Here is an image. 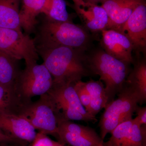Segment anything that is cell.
<instances>
[{"instance_id": "484cf974", "label": "cell", "mask_w": 146, "mask_h": 146, "mask_svg": "<svg viewBox=\"0 0 146 146\" xmlns=\"http://www.w3.org/2000/svg\"><path fill=\"white\" fill-rule=\"evenodd\" d=\"M18 141H19L6 135L0 130V143H8V142H16Z\"/></svg>"}, {"instance_id": "f1b7e54d", "label": "cell", "mask_w": 146, "mask_h": 146, "mask_svg": "<svg viewBox=\"0 0 146 146\" xmlns=\"http://www.w3.org/2000/svg\"><path fill=\"white\" fill-rule=\"evenodd\" d=\"M136 146V145H131V146Z\"/></svg>"}, {"instance_id": "2e32d148", "label": "cell", "mask_w": 146, "mask_h": 146, "mask_svg": "<svg viewBox=\"0 0 146 146\" xmlns=\"http://www.w3.org/2000/svg\"><path fill=\"white\" fill-rule=\"evenodd\" d=\"M46 0H22L19 13L20 25L25 34H33L36 18L42 13Z\"/></svg>"}, {"instance_id": "9c48e42d", "label": "cell", "mask_w": 146, "mask_h": 146, "mask_svg": "<svg viewBox=\"0 0 146 146\" xmlns=\"http://www.w3.org/2000/svg\"><path fill=\"white\" fill-rule=\"evenodd\" d=\"M58 138L72 146H97L104 142L92 128L72 122L61 115L58 124Z\"/></svg>"}, {"instance_id": "44dd1931", "label": "cell", "mask_w": 146, "mask_h": 146, "mask_svg": "<svg viewBox=\"0 0 146 146\" xmlns=\"http://www.w3.org/2000/svg\"><path fill=\"white\" fill-rule=\"evenodd\" d=\"M84 84L90 97V105L87 112L90 115L96 117L108 104L104 84L101 80L95 81L93 80L84 82Z\"/></svg>"}, {"instance_id": "4fadbf2b", "label": "cell", "mask_w": 146, "mask_h": 146, "mask_svg": "<svg viewBox=\"0 0 146 146\" xmlns=\"http://www.w3.org/2000/svg\"><path fill=\"white\" fill-rule=\"evenodd\" d=\"M75 9L80 18L83 27L88 31H102L106 29L108 16L102 6L88 2L84 0H73Z\"/></svg>"}, {"instance_id": "d4e9b609", "label": "cell", "mask_w": 146, "mask_h": 146, "mask_svg": "<svg viewBox=\"0 0 146 146\" xmlns=\"http://www.w3.org/2000/svg\"><path fill=\"white\" fill-rule=\"evenodd\" d=\"M137 117L136 118L140 125H146V107H140L138 106L135 110Z\"/></svg>"}, {"instance_id": "7a4b0ae2", "label": "cell", "mask_w": 146, "mask_h": 146, "mask_svg": "<svg viewBox=\"0 0 146 146\" xmlns=\"http://www.w3.org/2000/svg\"><path fill=\"white\" fill-rule=\"evenodd\" d=\"M33 34L36 48L63 46L86 52L92 42L89 31L83 26L72 22L53 21L43 13L36 18Z\"/></svg>"}, {"instance_id": "5b68a950", "label": "cell", "mask_w": 146, "mask_h": 146, "mask_svg": "<svg viewBox=\"0 0 146 146\" xmlns=\"http://www.w3.org/2000/svg\"><path fill=\"white\" fill-rule=\"evenodd\" d=\"M40 97L39 100L27 106L21 116L39 132L58 138V124L60 114L48 93Z\"/></svg>"}, {"instance_id": "3957f363", "label": "cell", "mask_w": 146, "mask_h": 146, "mask_svg": "<svg viewBox=\"0 0 146 146\" xmlns=\"http://www.w3.org/2000/svg\"><path fill=\"white\" fill-rule=\"evenodd\" d=\"M86 57L91 74L99 76L100 80L105 84L108 104L123 89L131 71L130 64L110 55L102 48L91 52Z\"/></svg>"}, {"instance_id": "603a6c76", "label": "cell", "mask_w": 146, "mask_h": 146, "mask_svg": "<svg viewBox=\"0 0 146 146\" xmlns=\"http://www.w3.org/2000/svg\"><path fill=\"white\" fill-rule=\"evenodd\" d=\"M74 86L81 104L87 111L90 105V97L89 92L85 87L84 82L80 80L76 82Z\"/></svg>"}, {"instance_id": "4316f807", "label": "cell", "mask_w": 146, "mask_h": 146, "mask_svg": "<svg viewBox=\"0 0 146 146\" xmlns=\"http://www.w3.org/2000/svg\"><path fill=\"white\" fill-rule=\"evenodd\" d=\"M88 2L96 4L97 3L102 2L105 0H84Z\"/></svg>"}, {"instance_id": "cb8c5ba5", "label": "cell", "mask_w": 146, "mask_h": 146, "mask_svg": "<svg viewBox=\"0 0 146 146\" xmlns=\"http://www.w3.org/2000/svg\"><path fill=\"white\" fill-rule=\"evenodd\" d=\"M31 146H65L63 144L53 141L46 134L39 132L33 141Z\"/></svg>"}, {"instance_id": "7402d4cb", "label": "cell", "mask_w": 146, "mask_h": 146, "mask_svg": "<svg viewBox=\"0 0 146 146\" xmlns=\"http://www.w3.org/2000/svg\"><path fill=\"white\" fill-rule=\"evenodd\" d=\"M42 13L53 21L72 22L65 0H46Z\"/></svg>"}, {"instance_id": "7c38bea8", "label": "cell", "mask_w": 146, "mask_h": 146, "mask_svg": "<svg viewBox=\"0 0 146 146\" xmlns=\"http://www.w3.org/2000/svg\"><path fill=\"white\" fill-rule=\"evenodd\" d=\"M101 32V44L102 49L106 52L128 64L133 63V46L127 36L120 32L110 29Z\"/></svg>"}, {"instance_id": "30bf717a", "label": "cell", "mask_w": 146, "mask_h": 146, "mask_svg": "<svg viewBox=\"0 0 146 146\" xmlns=\"http://www.w3.org/2000/svg\"><path fill=\"white\" fill-rule=\"evenodd\" d=\"M119 32L130 40L133 51L136 52L137 54L146 52V1L135 9Z\"/></svg>"}, {"instance_id": "6da1fadb", "label": "cell", "mask_w": 146, "mask_h": 146, "mask_svg": "<svg viewBox=\"0 0 146 146\" xmlns=\"http://www.w3.org/2000/svg\"><path fill=\"white\" fill-rule=\"evenodd\" d=\"M36 48L52 76V86L74 84L91 74L86 52L63 46Z\"/></svg>"}, {"instance_id": "9a60e30c", "label": "cell", "mask_w": 146, "mask_h": 146, "mask_svg": "<svg viewBox=\"0 0 146 146\" xmlns=\"http://www.w3.org/2000/svg\"><path fill=\"white\" fill-rule=\"evenodd\" d=\"M0 130L18 141L32 143L37 133L36 129L23 116L0 115Z\"/></svg>"}, {"instance_id": "e0dca14e", "label": "cell", "mask_w": 146, "mask_h": 146, "mask_svg": "<svg viewBox=\"0 0 146 146\" xmlns=\"http://www.w3.org/2000/svg\"><path fill=\"white\" fill-rule=\"evenodd\" d=\"M31 102L24 100L16 90L0 84V115L21 116Z\"/></svg>"}, {"instance_id": "8992f818", "label": "cell", "mask_w": 146, "mask_h": 146, "mask_svg": "<svg viewBox=\"0 0 146 146\" xmlns=\"http://www.w3.org/2000/svg\"><path fill=\"white\" fill-rule=\"evenodd\" d=\"M51 75L43 63L25 65L19 76L16 89L20 96L28 102L33 97L48 92L53 86Z\"/></svg>"}, {"instance_id": "ac0fdd59", "label": "cell", "mask_w": 146, "mask_h": 146, "mask_svg": "<svg viewBox=\"0 0 146 146\" xmlns=\"http://www.w3.org/2000/svg\"><path fill=\"white\" fill-rule=\"evenodd\" d=\"M15 58L0 50V84L16 90L22 70Z\"/></svg>"}, {"instance_id": "ffe728a7", "label": "cell", "mask_w": 146, "mask_h": 146, "mask_svg": "<svg viewBox=\"0 0 146 146\" xmlns=\"http://www.w3.org/2000/svg\"><path fill=\"white\" fill-rule=\"evenodd\" d=\"M22 0H0V27L22 31L19 13Z\"/></svg>"}, {"instance_id": "52a82bcc", "label": "cell", "mask_w": 146, "mask_h": 146, "mask_svg": "<svg viewBox=\"0 0 146 146\" xmlns=\"http://www.w3.org/2000/svg\"><path fill=\"white\" fill-rule=\"evenodd\" d=\"M74 84L52 86L48 94L64 119L70 121H97L96 117L90 115L81 104Z\"/></svg>"}, {"instance_id": "8fae6325", "label": "cell", "mask_w": 146, "mask_h": 146, "mask_svg": "<svg viewBox=\"0 0 146 146\" xmlns=\"http://www.w3.org/2000/svg\"><path fill=\"white\" fill-rule=\"evenodd\" d=\"M146 126L140 125L136 118L121 123L112 131L104 146H146Z\"/></svg>"}, {"instance_id": "d6986e66", "label": "cell", "mask_w": 146, "mask_h": 146, "mask_svg": "<svg viewBox=\"0 0 146 146\" xmlns=\"http://www.w3.org/2000/svg\"><path fill=\"white\" fill-rule=\"evenodd\" d=\"M125 85L130 88L139 98L140 104L146 100V62L145 59L140 58L134 63L131 70Z\"/></svg>"}, {"instance_id": "83f0119b", "label": "cell", "mask_w": 146, "mask_h": 146, "mask_svg": "<svg viewBox=\"0 0 146 146\" xmlns=\"http://www.w3.org/2000/svg\"><path fill=\"white\" fill-rule=\"evenodd\" d=\"M103 143L104 142H102V143H101L100 144H99V145H98L97 146H104Z\"/></svg>"}, {"instance_id": "277c9868", "label": "cell", "mask_w": 146, "mask_h": 146, "mask_svg": "<svg viewBox=\"0 0 146 146\" xmlns=\"http://www.w3.org/2000/svg\"><path fill=\"white\" fill-rule=\"evenodd\" d=\"M117 98L106 106L100 119V136L104 141L121 123L132 119L138 104L140 103L137 94L129 87L124 85L117 95Z\"/></svg>"}, {"instance_id": "ba28073f", "label": "cell", "mask_w": 146, "mask_h": 146, "mask_svg": "<svg viewBox=\"0 0 146 146\" xmlns=\"http://www.w3.org/2000/svg\"><path fill=\"white\" fill-rule=\"evenodd\" d=\"M0 50L17 60L23 59L25 65L39 60L33 38L22 31L0 27Z\"/></svg>"}, {"instance_id": "5bb4252c", "label": "cell", "mask_w": 146, "mask_h": 146, "mask_svg": "<svg viewBox=\"0 0 146 146\" xmlns=\"http://www.w3.org/2000/svg\"><path fill=\"white\" fill-rule=\"evenodd\" d=\"M145 0H105L102 6L108 16L106 29L119 31L133 11Z\"/></svg>"}]
</instances>
